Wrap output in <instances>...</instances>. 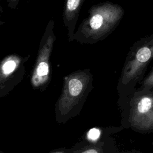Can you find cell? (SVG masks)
Masks as SVG:
<instances>
[{"label": "cell", "mask_w": 153, "mask_h": 153, "mask_svg": "<svg viewBox=\"0 0 153 153\" xmlns=\"http://www.w3.org/2000/svg\"><path fill=\"white\" fill-rule=\"evenodd\" d=\"M57 153H59V152H57Z\"/></svg>", "instance_id": "cell-12"}, {"label": "cell", "mask_w": 153, "mask_h": 153, "mask_svg": "<svg viewBox=\"0 0 153 153\" xmlns=\"http://www.w3.org/2000/svg\"><path fill=\"white\" fill-rule=\"evenodd\" d=\"M84 0H65L63 12V22L69 41H74L75 29L79 14Z\"/></svg>", "instance_id": "cell-6"}, {"label": "cell", "mask_w": 153, "mask_h": 153, "mask_svg": "<svg viewBox=\"0 0 153 153\" xmlns=\"http://www.w3.org/2000/svg\"><path fill=\"white\" fill-rule=\"evenodd\" d=\"M85 71H79L65 78L62 95L58 101V111L61 115L68 114L83 96L90 77Z\"/></svg>", "instance_id": "cell-4"}, {"label": "cell", "mask_w": 153, "mask_h": 153, "mask_svg": "<svg viewBox=\"0 0 153 153\" xmlns=\"http://www.w3.org/2000/svg\"><path fill=\"white\" fill-rule=\"evenodd\" d=\"M124 14L118 4L109 1L93 5L73 37L80 44H93L106 38L118 26Z\"/></svg>", "instance_id": "cell-1"}, {"label": "cell", "mask_w": 153, "mask_h": 153, "mask_svg": "<svg viewBox=\"0 0 153 153\" xmlns=\"http://www.w3.org/2000/svg\"><path fill=\"white\" fill-rule=\"evenodd\" d=\"M153 59V33L137 40L128 54L122 75V82L127 84L139 76Z\"/></svg>", "instance_id": "cell-2"}, {"label": "cell", "mask_w": 153, "mask_h": 153, "mask_svg": "<svg viewBox=\"0 0 153 153\" xmlns=\"http://www.w3.org/2000/svg\"><path fill=\"white\" fill-rule=\"evenodd\" d=\"M143 85L146 88H151L153 87V71L145 79L143 82Z\"/></svg>", "instance_id": "cell-9"}, {"label": "cell", "mask_w": 153, "mask_h": 153, "mask_svg": "<svg viewBox=\"0 0 153 153\" xmlns=\"http://www.w3.org/2000/svg\"><path fill=\"white\" fill-rule=\"evenodd\" d=\"M54 20H50L39 42L38 55L31 77V82L34 87L43 85L49 79L50 59L56 39L54 33Z\"/></svg>", "instance_id": "cell-3"}, {"label": "cell", "mask_w": 153, "mask_h": 153, "mask_svg": "<svg viewBox=\"0 0 153 153\" xmlns=\"http://www.w3.org/2000/svg\"><path fill=\"white\" fill-rule=\"evenodd\" d=\"M22 60V58L17 54H10L2 60L0 66L1 87L3 83L19 68Z\"/></svg>", "instance_id": "cell-7"}, {"label": "cell", "mask_w": 153, "mask_h": 153, "mask_svg": "<svg viewBox=\"0 0 153 153\" xmlns=\"http://www.w3.org/2000/svg\"><path fill=\"white\" fill-rule=\"evenodd\" d=\"M100 135V131L96 128H93L90 129L87 133V138L91 141L97 140Z\"/></svg>", "instance_id": "cell-8"}, {"label": "cell", "mask_w": 153, "mask_h": 153, "mask_svg": "<svg viewBox=\"0 0 153 153\" xmlns=\"http://www.w3.org/2000/svg\"><path fill=\"white\" fill-rule=\"evenodd\" d=\"M129 121L132 127L140 130L153 129V92L143 93L133 101Z\"/></svg>", "instance_id": "cell-5"}, {"label": "cell", "mask_w": 153, "mask_h": 153, "mask_svg": "<svg viewBox=\"0 0 153 153\" xmlns=\"http://www.w3.org/2000/svg\"><path fill=\"white\" fill-rule=\"evenodd\" d=\"M81 153H99V151L96 148H88L81 152Z\"/></svg>", "instance_id": "cell-11"}, {"label": "cell", "mask_w": 153, "mask_h": 153, "mask_svg": "<svg viewBox=\"0 0 153 153\" xmlns=\"http://www.w3.org/2000/svg\"><path fill=\"white\" fill-rule=\"evenodd\" d=\"M8 6L11 9H16L20 0H6Z\"/></svg>", "instance_id": "cell-10"}]
</instances>
